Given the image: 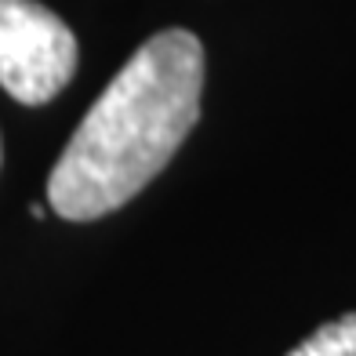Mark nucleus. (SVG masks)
I'll return each mask as SVG.
<instances>
[{"mask_svg": "<svg viewBox=\"0 0 356 356\" xmlns=\"http://www.w3.org/2000/svg\"><path fill=\"white\" fill-rule=\"evenodd\" d=\"M204 44L189 29L153 33L109 80L47 178L66 222L113 215L153 182L200 120Z\"/></svg>", "mask_w": 356, "mask_h": 356, "instance_id": "f257e3e1", "label": "nucleus"}, {"mask_svg": "<svg viewBox=\"0 0 356 356\" xmlns=\"http://www.w3.org/2000/svg\"><path fill=\"white\" fill-rule=\"evenodd\" d=\"M73 73V29L37 0H0V88L22 106H44Z\"/></svg>", "mask_w": 356, "mask_h": 356, "instance_id": "f03ea898", "label": "nucleus"}, {"mask_svg": "<svg viewBox=\"0 0 356 356\" xmlns=\"http://www.w3.org/2000/svg\"><path fill=\"white\" fill-rule=\"evenodd\" d=\"M287 356H356V313H346V316L316 327Z\"/></svg>", "mask_w": 356, "mask_h": 356, "instance_id": "7ed1b4c3", "label": "nucleus"}, {"mask_svg": "<svg viewBox=\"0 0 356 356\" xmlns=\"http://www.w3.org/2000/svg\"><path fill=\"white\" fill-rule=\"evenodd\" d=\"M29 215H33V218H44V204H29Z\"/></svg>", "mask_w": 356, "mask_h": 356, "instance_id": "20e7f679", "label": "nucleus"}, {"mask_svg": "<svg viewBox=\"0 0 356 356\" xmlns=\"http://www.w3.org/2000/svg\"><path fill=\"white\" fill-rule=\"evenodd\" d=\"M0 156H4V153H0Z\"/></svg>", "mask_w": 356, "mask_h": 356, "instance_id": "39448f33", "label": "nucleus"}]
</instances>
